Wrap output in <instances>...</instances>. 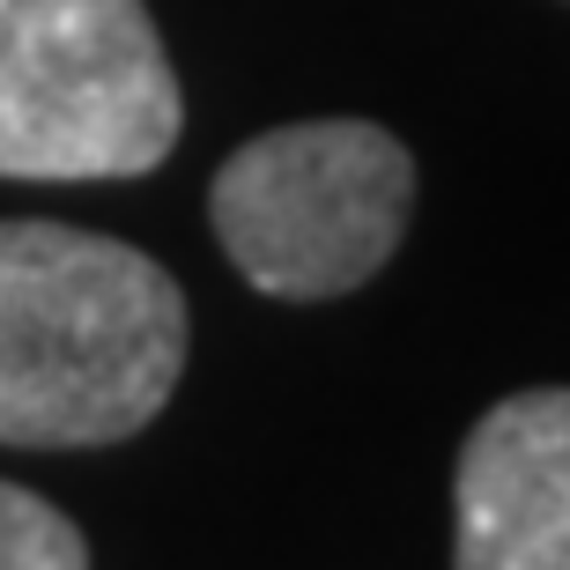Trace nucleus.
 Here are the masks:
<instances>
[{
    "mask_svg": "<svg viewBox=\"0 0 570 570\" xmlns=\"http://www.w3.org/2000/svg\"><path fill=\"white\" fill-rule=\"evenodd\" d=\"M186 289L119 237L0 223V444L82 452L164 415L186 379Z\"/></svg>",
    "mask_w": 570,
    "mask_h": 570,
    "instance_id": "f257e3e1",
    "label": "nucleus"
},
{
    "mask_svg": "<svg viewBox=\"0 0 570 570\" xmlns=\"http://www.w3.org/2000/svg\"><path fill=\"white\" fill-rule=\"evenodd\" d=\"M186 97L141 0H0V178H141Z\"/></svg>",
    "mask_w": 570,
    "mask_h": 570,
    "instance_id": "f03ea898",
    "label": "nucleus"
},
{
    "mask_svg": "<svg viewBox=\"0 0 570 570\" xmlns=\"http://www.w3.org/2000/svg\"><path fill=\"white\" fill-rule=\"evenodd\" d=\"M415 156L371 119H296L245 141L208 186V223L259 296L326 304L401 253Z\"/></svg>",
    "mask_w": 570,
    "mask_h": 570,
    "instance_id": "7ed1b4c3",
    "label": "nucleus"
},
{
    "mask_svg": "<svg viewBox=\"0 0 570 570\" xmlns=\"http://www.w3.org/2000/svg\"><path fill=\"white\" fill-rule=\"evenodd\" d=\"M452 570H570V385H527L466 430Z\"/></svg>",
    "mask_w": 570,
    "mask_h": 570,
    "instance_id": "20e7f679",
    "label": "nucleus"
},
{
    "mask_svg": "<svg viewBox=\"0 0 570 570\" xmlns=\"http://www.w3.org/2000/svg\"><path fill=\"white\" fill-rule=\"evenodd\" d=\"M0 570H89V541L38 489L0 482Z\"/></svg>",
    "mask_w": 570,
    "mask_h": 570,
    "instance_id": "39448f33",
    "label": "nucleus"
}]
</instances>
